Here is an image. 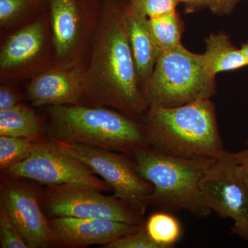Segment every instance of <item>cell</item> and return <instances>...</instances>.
Masks as SVG:
<instances>
[{
	"mask_svg": "<svg viewBox=\"0 0 248 248\" xmlns=\"http://www.w3.org/2000/svg\"><path fill=\"white\" fill-rule=\"evenodd\" d=\"M81 104L110 108L139 122L148 108L129 44L122 0H104L101 6Z\"/></svg>",
	"mask_w": 248,
	"mask_h": 248,
	"instance_id": "obj_1",
	"label": "cell"
},
{
	"mask_svg": "<svg viewBox=\"0 0 248 248\" xmlns=\"http://www.w3.org/2000/svg\"><path fill=\"white\" fill-rule=\"evenodd\" d=\"M140 122L147 145L167 154L217 159L228 153L211 98L177 107H149Z\"/></svg>",
	"mask_w": 248,
	"mask_h": 248,
	"instance_id": "obj_2",
	"label": "cell"
},
{
	"mask_svg": "<svg viewBox=\"0 0 248 248\" xmlns=\"http://www.w3.org/2000/svg\"><path fill=\"white\" fill-rule=\"evenodd\" d=\"M129 156L139 175L153 186L150 205L169 213L186 212L200 218L213 213L201 184L215 159L179 157L149 146Z\"/></svg>",
	"mask_w": 248,
	"mask_h": 248,
	"instance_id": "obj_3",
	"label": "cell"
},
{
	"mask_svg": "<svg viewBox=\"0 0 248 248\" xmlns=\"http://www.w3.org/2000/svg\"><path fill=\"white\" fill-rule=\"evenodd\" d=\"M46 136L53 141L118 152L130 156L148 146L140 122L103 107L50 106Z\"/></svg>",
	"mask_w": 248,
	"mask_h": 248,
	"instance_id": "obj_4",
	"label": "cell"
},
{
	"mask_svg": "<svg viewBox=\"0 0 248 248\" xmlns=\"http://www.w3.org/2000/svg\"><path fill=\"white\" fill-rule=\"evenodd\" d=\"M216 76L208 71L202 54L182 44L161 52L144 97L149 107H177L216 94Z\"/></svg>",
	"mask_w": 248,
	"mask_h": 248,
	"instance_id": "obj_5",
	"label": "cell"
},
{
	"mask_svg": "<svg viewBox=\"0 0 248 248\" xmlns=\"http://www.w3.org/2000/svg\"><path fill=\"white\" fill-rule=\"evenodd\" d=\"M48 218H104L128 224L143 225L144 215L115 196L81 185L47 186L38 195Z\"/></svg>",
	"mask_w": 248,
	"mask_h": 248,
	"instance_id": "obj_6",
	"label": "cell"
},
{
	"mask_svg": "<svg viewBox=\"0 0 248 248\" xmlns=\"http://www.w3.org/2000/svg\"><path fill=\"white\" fill-rule=\"evenodd\" d=\"M52 141L63 153L79 160L102 178L110 186L115 197L145 215L153 187L139 175L128 155L84 145Z\"/></svg>",
	"mask_w": 248,
	"mask_h": 248,
	"instance_id": "obj_7",
	"label": "cell"
},
{
	"mask_svg": "<svg viewBox=\"0 0 248 248\" xmlns=\"http://www.w3.org/2000/svg\"><path fill=\"white\" fill-rule=\"evenodd\" d=\"M1 171L10 177L30 179L46 186L71 184L88 186L102 192L112 191L86 165L63 153L49 139L37 141L27 159Z\"/></svg>",
	"mask_w": 248,
	"mask_h": 248,
	"instance_id": "obj_8",
	"label": "cell"
},
{
	"mask_svg": "<svg viewBox=\"0 0 248 248\" xmlns=\"http://www.w3.org/2000/svg\"><path fill=\"white\" fill-rule=\"evenodd\" d=\"M51 25L53 64L81 66L91 31L101 7L97 0H47Z\"/></svg>",
	"mask_w": 248,
	"mask_h": 248,
	"instance_id": "obj_9",
	"label": "cell"
},
{
	"mask_svg": "<svg viewBox=\"0 0 248 248\" xmlns=\"http://www.w3.org/2000/svg\"><path fill=\"white\" fill-rule=\"evenodd\" d=\"M201 187L212 212L231 218V232L248 242V186L232 153L214 161Z\"/></svg>",
	"mask_w": 248,
	"mask_h": 248,
	"instance_id": "obj_10",
	"label": "cell"
},
{
	"mask_svg": "<svg viewBox=\"0 0 248 248\" xmlns=\"http://www.w3.org/2000/svg\"><path fill=\"white\" fill-rule=\"evenodd\" d=\"M48 23L40 17L10 35L0 50L1 80L19 79L38 74L50 63Z\"/></svg>",
	"mask_w": 248,
	"mask_h": 248,
	"instance_id": "obj_11",
	"label": "cell"
},
{
	"mask_svg": "<svg viewBox=\"0 0 248 248\" xmlns=\"http://www.w3.org/2000/svg\"><path fill=\"white\" fill-rule=\"evenodd\" d=\"M29 248L53 246L48 217L42 210L38 195L14 183L1 186V202Z\"/></svg>",
	"mask_w": 248,
	"mask_h": 248,
	"instance_id": "obj_12",
	"label": "cell"
},
{
	"mask_svg": "<svg viewBox=\"0 0 248 248\" xmlns=\"http://www.w3.org/2000/svg\"><path fill=\"white\" fill-rule=\"evenodd\" d=\"M53 246L68 248L105 246L112 241L140 231L143 225L128 224L104 218H48Z\"/></svg>",
	"mask_w": 248,
	"mask_h": 248,
	"instance_id": "obj_13",
	"label": "cell"
},
{
	"mask_svg": "<svg viewBox=\"0 0 248 248\" xmlns=\"http://www.w3.org/2000/svg\"><path fill=\"white\" fill-rule=\"evenodd\" d=\"M85 69L80 66L52 65L34 76L28 85L29 101L36 107L81 104Z\"/></svg>",
	"mask_w": 248,
	"mask_h": 248,
	"instance_id": "obj_14",
	"label": "cell"
},
{
	"mask_svg": "<svg viewBox=\"0 0 248 248\" xmlns=\"http://www.w3.org/2000/svg\"><path fill=\"white\" fill-rule=\"evenodd\" d=\"M123 13L139 81L144 95L160 50L153 37L148 18L132 9L125 1H123Z\"/></svg>",
	"mask_w": 248,
	"mask_h": 248,
	"instance_id": "obj_15",
	"label": "cell"
},
{
	"mask_svg": "<svg viewBox=\"0 0 248 248\" xmlns=\"http://www.w3.org/2000/svg\"><path fill=\"white\" fill-rule=\"evenodd\" d=\"M205 50L202 54L208 71L216 76L221 72L234 71L248 66L241 49L223 32L212 33L205 40Z\"/></svg>",
	"mask_w": 248,
	"mask_h": 248,
	"instance_id": "obj_16",
	"label": "cell"
},
{
	"mask_svg": "<svg viewBox=\"0 0 248 248\" xmlns=\"http://www.w3.org/2000/svg\"><path fill=\"white\" fill-rule=\"evenodd\" d=\"M43 133L40 117L27 105L19 103L0 110V135L39 141L42 140Z\"/></svg>",
	"mask_w": 248,
	"mask_h": 248,
	"instance_id": "obj_17",
	"label": "cell"
},
{
	"mask_svg": "<svg viewBox=\"0 0 248 248\" xmlns=\"http://www.w3.org/2000/svg\"><path fill=\"white\" fill-rule=\"evenodd\" d=\"M148 19L160 53L172 50L182 44L183 23L177 11Z\"/></svg>",
	"mask_w": 248,
	"mask_h": 248,
	"instance_id": "obj_18",
	"label": "cell"
},
{
	"mask_svg": "<svg viewBox=\"0 0 248 248\" xmlns=\"http://www.w3.org/2000/svg\"><path fill=\"white\" fill-rule=\"evenodd\" d=\"M148 234L161 248L172 247L182 236V226L176 217L169 212L151 215L145 223Z\"/></svg>",
	"mask_w": 248,
	"mask_h": 248,
	"instance_id": "obj_19",
	"label": "cell"
},
{
	"mask_svg": "<svg viewBox=\"0 0 248 248\" xmlns=\"http://www.w3.org/2000/svg\"><path fill=\"white\" fill-rule=\"evenodd\" d=\"M37 141L0 135V169H7L29 158Z\"/></svg>",
	"mask_w": 248,
	"mask_h": 248,
	"instance_id": "obj_20",
	"label": "cell"
},
{
	"mask_svg": "<svg viewBox=\"0 0 248 248\" xmlns=\"http://www.w3.org/2000/svg\"><path fill=\"white\" fill-rule=\"evenodd\" d=\"M42 0H0V25L9 27L37 9Z\"/></svg>",
	"mask_w": 248,
	"mask_h": 248,
	"instance_id": "obj_21",
	"label": "cell"
},
{
	"mask_svg": "<svg viewBox=\"0 0 248 248\" xmlns=\"http://www.w3.org/2000/svg\"><path fill=\"white\" fill-rule=\"evenodd\" d=\"M127 4L148 19L176 11L178 0H125Z\"/></svg>",
	"mask_w": 248,
	"mask_h": 248,
	"instance_id": "obj_22",
	"label": "cell"
},
{
	"mask_svg": "<svg viewBox=\"0 0 248 248\" xmlns=\"http://www.w3.org/2000/svg\"><path fill=\"white\" fill-rule=\"evenodd\" d=\"M0 248H29L0 203Z\"/></svg>",
	"mask_w": 248,
	"mask_h": 248,
	"instance_id": "obj_23",
	"label": "cell"
},
{
	"mask_svg": "<svg viewBox=\"0 0 248 248\" xmlns=\"http://www.w3.org/2000/svg\"><path fill=\"white\" fill-rule=\"evenodd\" d=\"M103 248H161L148 234L145 224L140 231L109 243Z\"/></svg>",
	"mask_w": 248,
	"mask_h": 248,
	"instance_id": "obj_24",
	"label": "cell"
},
{
	"mask_svg": "<svg viewBox=\"0 0 248 248\" xmlns=\"http://www.w3.org/2000/svg\"><path fill=\"white\" fill-rule=\"evenodd\" d=\"M19 93L6 85L0 86V110H6L20 103Z\"/></svg>",
	"mask_w": 248,
	"mask_h": 248,
	"instance_id": "obj_25",
	"label": "cell"
},
{
	"mask_svg": "<svg viewBox=\"0 0 248 248\" xmlns=\"http://www.w3.org/2000/svg\"><path fill=\"white\" fill-rule=\"evenodd\" d=\"M242 0H210L209 9L217 16L231 14L236 5Z\"/></svg>",
	"mask_w": 248,
	"mask_h": 248,
	"instance_id": "obj_26",
	"label": "cell"
},
{
	"mask_svg": "<svg viewBox=\"0 0 248 248\" xmlns=\"http://www.w3.org/2000/svg\"><path fill=\"white\" fill-rule=\"evenodd\" d=\"M232 153L239 165L245 182L248 186V146L246 149Z\"/></svg>",
	"mask_w": 248,
	"mask_h": 248,
	"instance_id": "obj_27",
	"label": "cell"
},
{
	"mask_svg": "<svg viewBox=\"0 0 248 248\" xmlns=\"http://www.w3.org/2000/svg\"><path fill=\"white\" fill-rule=\"evenodd\" d=\"M185 6L186 13L192 14L200 10L208 8L210 0H178Z\"/></svg>",
	"mask_w": 248,
	"mask_h": 248,
	"instance_id": "obj_28",
	"label": "cell"
},
{
	"mask_svg": "<svg viewBox=\"0 0 248 248\" xmlns=\"http://www.w3.org/2000/svg\"><path fill=\"white\" fill-rule=\"evenodd\" d=\"M240 49H241V52H242L243 55H244L245 58H246L248 63V41L246 43L243 44Z\"/></svg>",
	"mask_w": 248,
	"mask_h": 248,
	"instance_id": "obj_29",
	"label": "cell"
},
{
	"mask_svg": "<svg viewBox=\"0 0 248 248\" xmlns=\"http://www.w3.org/2000/svg\"><path fill=\"white\" fill-rule=\"evenodd\" d=\"M246 144L248 145V133L247 139H246Z\"/></svg>",
	"mask_w": 248,
	"mask_h": 248,
	"instance_id": "obj_30",
	"label": "cell"
},
{
	"mask_svg": "<svg viewBox=\"0 0 248 248\" xmlns=\"http://www.w3.org/2000/svg\"><path fill=\"white\" fill-rule=\"evenodd\" d=\"M122 1H125V0H122Z\"/></svg>",
	"mask_w": 248,
	"mask_h": 248,
	"instance_id": "obj_31",
	"label": "cell"
}]
</instances>
